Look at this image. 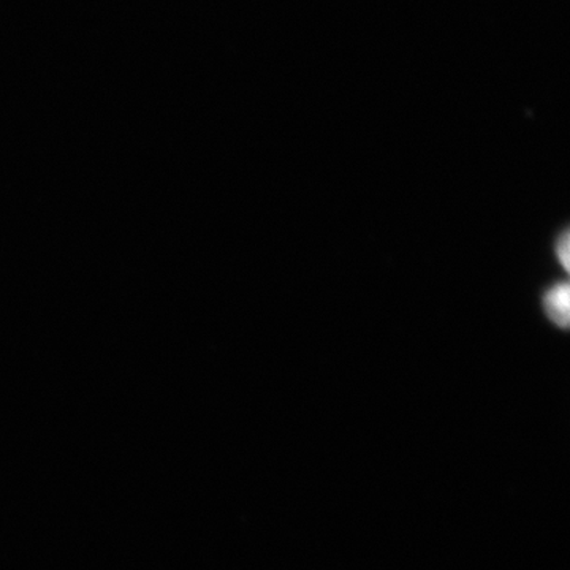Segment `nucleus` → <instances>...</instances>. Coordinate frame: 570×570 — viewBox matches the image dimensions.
Listing matches in <instances>:
<instances>
[{"instance_id": "1", "label": "nucleus", "mask_w": 570, "mask_h": 570, "mask_svg": "<svg viewBox=\"0 0 570 570\" xmlns=\"http://www.w3.org/2000/svg\"><path fill=\"white\" fill-rule=\"evenodd\" d=\"M540 311L554 328L568 332L570 326L569 281L557 279L547 284L539 295Z\"/></svg>"}, {"instance_id": "2", "label": "nucleus", "mask_w": 570, "mask_h": 570, "mask_svg": "<svg viewBox=\"0 0 570 570\" xmlns=\"http://www.w3.org/2000/svg\"><path fill=\"white\" fill-rule=\"evenodd\" d=\"M551 250H553L554 258L560 264L562 272L569 273L570 269V228L569 225H562L560 230L553 236L551 243Z\"/></svg>"}]
</instances>
